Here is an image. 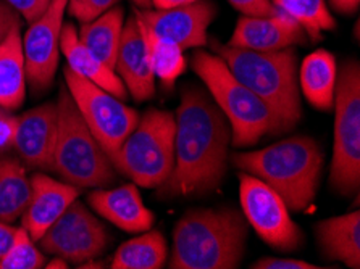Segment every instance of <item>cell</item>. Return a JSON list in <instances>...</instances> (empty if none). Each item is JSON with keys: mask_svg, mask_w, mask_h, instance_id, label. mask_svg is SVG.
Wrapping results in <instances>:
<instances>
[{"mask_svg": "<svg viewBox=\"0 0 360 269\" xmlns=\"http://www.w3.org/2000/svg\"><path fill=\"white\" fill-rule=\"evenodd\" d=\"M174 164L157 197H204L223 184L230 160L231 126L214 98L188 84L174 114Z\"/></svg>", "mask_w": 360, "mask_h": 269, "instance_id": "obj_1", "label": "cell"}, {"mask_svg": "<svg viewBox=\"0 0 360 269\" xmlns=\"http://www.w3.org/2000/svg\"><path fill=\"white\" fill-rule=\"evenodd\" d=\"M248 237V219L236 208H193L174 224L168 268L236 269Z\"/></svg>", "mask_w": 360, "mask_h": 269, "instance_id": "obj_2", "label": "cell"}, {"mask_svg": "<svg viewBox=\"0 0 360 269\" xmlns=\"http://www.w3.org/2000/svg\"><path fill=\"white\" fill-rule=\"evenodd\" d=\"M230 160L239 171L270 185L289 210L305 211L314 205L325 158L312 137L294 136L262 150L234 152Z\"/></svg>", "mask_w": 360, "mask_h": 269, "instance_id": "obj_3", "label": "cell"}, {"mask_svg": "<svg viewBox=\"0 0 360 269\" xmlns=\"http://www.w3.org/2000/svg\"><path fill=\"white\" fill-rule=\"evenodd\" d=\"M210 47L226 63L234 78L274 110L283 133L301 122V87L297 57L292 47L276 52H255L217 41H210Z\"/></svg>", "mask_w": 360, "mask_h": 269, "instance_id": "obj_4", "label": "cell"}, {"mask_svg": "<svg viewBox=\"0 0 360 269\" xmlns=\"http://www.w3.org/2000/svg\"><path fill=\"white\" fill-rule=\"evenodd\" d=\"M191 67L230 123L233 147H252L265 136L283 133L274 110L234 78L217 53L194 52Z\"/></svg>", "mask_w": 360, "mask_h": 269, "instance_id": "obj_5", "label": "cell"}, {"mask_svg": "<svg viewBox=\"0 0 360 269\" xmlns=\"http://www.w3.org/2000/svg\"><path fill=\"white\" fill-rule=\"evenodd\" d=\"M52 171L78 189H101L115 183L117 169L87 128L67 86L57 100V139Z\"/></svg>", "mask_w": 360, "mask_h": 269, "instance_id": "obj_6", "label": "cell"}, {"mask_svg": "<svg viewBox=\"0 0 360 269\" xmlns=\"http://www.w3.org/2000/svg\"><path fill=\"white\" fill-rule=\"evenodd\" d=\"M174 133L176 122L173 113L149 108L110 162L138 188L159 189L174 164Z\"/></svg>", "mask_w": 360, "mask_h": 269, "instance_id": "obj_7", "label": "cell"}, {"mask_svg": "<svg viewBox=\"0 0 360 269\" xmlns=\"http://www.w3.org/2000/svg\"><path fill=\"white\" fill-rule=\"evenodd\" d=\"M335 142L330 185L351 197L360 189V65L347 60L338 71L335 89Z\"/></svg>", "mask_w": 360, "mask_h": 269, "instance_id": "obj_8", "label": "cell"}, {"mask_svg": "<svg viewBox=\"0 0 360 269\" xmlns=\"http://www.w3.org/2000/svg\"><path fill=\"white\" fill-rule=\"evenodd\" d=\"M63 79L87 128L110 158L136 128L139 113L70 67H65Z\"/></svg>", "mask_w": 360, "mask_h": 269, "instance_id": "obj_9", "label": "cell"}, {"mask_svg": "<svg viewBox=\"0 0 360 269\" xmlns=\"http://www.w3.org/2000/svg\"><path fill=\"white\" fill-rule=\"evenodd\" d=\"M239 200L244 218L271 249L294 251L302 247V229L292 221L281 197L264 181L239 173Z\"/></svg>", "mask_w": 360, "mask_h": 269, "instance_id": "obj_10", "label": "cell"}, {"mask_svg": "<svg viewBox=\"0 0 360 269\" xmlns=\"http://www.w3.org/2000/svg\"><path fill=\"white\" fill-rule=\"evenodd\" d=\"M44 254L60 256L75 265L96 260L110 244V235L99 218L76 199L37 240Z\"/></svg>", "mask_w": 360, "mask_h": 269, "instance_id": "obj_11", "label": "cell"}, {"mask_svg": "<svg viewBox=\"0 0 360 269\" xmlns=\"http://www.w3.org/2000/svg\"><path fill=\"white\" fill-rule=\"evenodd\" d=\"M68 0H52L46 12L30 23L21 37L26 82L34 94L46 92L56 78L60 60V36Z\"/></svg>", "mask_w": 360, "mask_h": 269, "instance_id": "obj_12", "label": "cell"}, {"mask_svg": "<svg viewBox=\"0 0 360 269\" xmlns=\"http://www.w3.org/2000/svg\"><path fill=\"white\" fill-rule=\"evenodd\" d=\"M144 25L155 34L176 44L179 48H199L209 44V27L215 20L217 7L210 0L174 8H134Z\"/></svg>", "mask_w": 360, "mask_h": 269, "instance_id": "obj_13", "label": "cell"}, {"mask_svg": "<svg viewBox=\"0 0 360 269\" xmlns=\"http://www.w3.org/2000/svg\"><path fill=\"white\" fill-rule=\"evenodd\" d=\"M56 139L57 103L47 102L18 118L12 148L30 168L52 171Z\"/></svg>", "mask_w": 360, "mask_h": 269, "instance_id": "obj_14", "label": "cell"}, {"mask_svg": "<svg viewBox=\"0 0 360 269\" xmlns=\"http://www.w3.org/2000/svg\"><path fill=\"white\" fill-rule=\"evenodd\" d=\"M304 27L288 16L278 12L271 16H241L228 41V46L249 48L255 52L285 51L305 42Z\"/></svg>", "mask_w": 360, "mask_h": 269, "instance_id": "obj_15", "label": "cell"}, {"mask_svg": "<svg viewBox=\"0 0 360 269\" xmlns=\"http://www.w3.org/2000/svg\"><path fill=\"white\" fill-rule=\"evenodd\" d=\"M81 189L57 181L44 173H36L31 178V197L26 210L21 216V228L37 242L44 232L57 221L67 210L70 203L79 197Z\"/></svg>", "mask_w": 360, "mask_h": 269, "instance_id": "obj_16", "label": "cell"}, {"mask_svg": "<svg viewBox=\"0 0 360 269\" xmlns=\"http://www.w3.org/2000/svg\"><path fill=\"white\" fill-rule=\"evenodd\" d=\"M87 202L97 215L128 234H141L152 229L155 216L141 199L134 183L120 188H101L87 195Z\"/></svg>", "mask_w": 360, "mask_h": 269, "instance_id": "obj_17", "label": "cell"}, {"mask_svg": "<svg viewBox=\"0 0 360 269\" xmlns=\"http://www.w3.org/2000/svg\"><path fill=\"white\" fill-rule=\"evenodd\" d=\"M115 73L136 102H144L154 97L155 76L152 73L146 44L134 13L123 25Z\"/></svg>", "mask_w": 360, "mask_h": 269, "instance_id": "obj_18", "label": "cell"}, {"mask_svg": "<svg viewBox=\"0 0 360 269\" xmlns=\"http://www.w3.org/2000/svg\"><path fill=\"white\" fill-rule=\"evenodd\" d=\"M321 255L347 268H360V213L351 211L315 224Z\"/></svg>", "mask_w": 360, "mask_h": 269, "instance_id": "obj_19", "label": "cell"}, {"mask_svg": "<svg viewBox=\"0 0 360 269\" xmlns=\"http://www.w3.org/2000/svg\"><path fill=\"white\" fill-rule=\"evenodd\" d=\"M60 52L65 55L68 67L75 73L110 92L120 100H124L128 97L127 87L115 73V70L108 68L96 55L87 51L83 42L79 41L78 29L72 23H63L62 36H60Z\"/></svg>", "mask_w": 360, "mask_h": 269, "instance_id": "obj_20", "label": "cell"}, {"mask_svg": "<svg viewBox=\"0 0 360 269\" xmlns=\"http://www.w3.org/2000/svg\"><path fill=\"white\" fill-rule=\"evenodd\" d=\"M338 65L335 55L319 48L304 58L299 82L304 97L320 112H330L335 105Z\"/></svg>", "mask_w": 360, "mask_h": 269, "instance_id": "obj_21", "label": "cell"}, {"mask_svg": "<svg viewBox=\"0 0 360 269\" xmlns=\"http://www.w3.org/2000/svg\"><path fill=\"white\" fill-rule=\"evenodd\" d=\"M21 26L0 42V107L18 110L26 97V68L21 46Z\"/></svg>", "mask_w": 360, "mask_h": 269, "instance_id": "obj_22", "label": "cell"}, {"mask_svg": "<svg viewBox=\"0 0 360 269\" xmlns=\"http://www.w3.org/2000/svg\"><path fill=\"white\" fill-rule=\"evenodd\" d=\"M124 25V12L122 7H113L97 16L89 23H83L78 31L79 41L92 55L115 70L117 53Z\"/></svg>", "mask_w": 360, "mask_h": 269, "instance_id": "obj_23", "label": "cell"}, {"mask_svg": "<svg viewBox=\"0 0 360 269\" xmlns=\"http://www.w3.org/2000/svg\"><path fill=\"white\" fill-rule=\"evenodd\" d=\"M31 197V178L25 164L0 155V221L13 224L23 216Z\"/></svg>", "mask_w": 360, "mask_h": 269, "instance_id": "obj_24", "label": "cell"}, {"mask_svg": "<svg viewBox=\"0 0 360 269\" xmlns=\"http://www.w3.org/2000/svg\"><path fill=\"white\" fill-rule=\"evenodd\" d=\"M168 245L160 230H146L118 247L113 269H160L167 263Z\"/></svg>", "mask_w": 360, "mask_h": 269, "instance_id": "obj_25", "label": "cell"}, {"mask_svg": "<svg viewBox=\"0 0 360 269\" xmlns=\"http://www.w3.org/2000/svg\"><path fill=\"white\" fill-rule=\"evenodd\" d=\"M133 13L138 20L141 34H143L152 73L155 78L160 79L163 86L172 87L179 76L186 71V58H184L183 48H179L176 44L165 39V37L155 34L144 25V21L139 18L134 10Z\"/></svg>", "mask_w": 360, "mask_h": 269, "instance_id": "obj_26", "label": "cell"}, {"mask_svg": "<svg viewBox=\"0 0 360 269\" xmlns=\"http://www.w3.org/2000/svg\"><path fill=\"white\" fill-rule=\"evenodd\" d=\"M275 7L296 20L312 41H320L321 32L335 29L336 21L326 0H271Z\"/></svg>", "mask_w": 360, "mask_h": 269, "instance_id": "obj_27", "label": "cell"}, {"mask_svg": "<svg viewBox=\"0 0 360 269\" xmlns=\"http://www.w3.org/2000/svg\"><path fill=\"white\" fill-rule=\"evenodd\" d=\"M46 263V254L37 249L23 228H18L7 254L0 258V269H41Z\"/></svg>", "mask_w": 360, "mask_h": 269, "instance_id": "obj_28", "label": "cell"}, {"mask_svg": "<svg viewBox=\"0 0 360 269\" xmlns=\"http://www.w3.org/2000/svg\"><path fill=\"white\" fill-rule=\"evenodd\" d=\"M120 0H68L67 10L81 25L89 23L107 10L117 7Z\"/></svg>", "mask_w": 360, "mask_h": 269, "instance_id": "obj_29", "label": "cell"}, {"mask_svg": "<svg viewBox=\"0 0 360 269\" xmlns=\"http://www.w3.org/2000/svg\"><path fill=\"white\" fill-rule=\"evenodd\" d=\"M228 2L244 16H271L280 12L271 0H228Z\"/></svg>", "mask_w": 360, "mask_h": 269, "instance_id": "obj_30", "label": "cell"}, {"mask_svg": "<svg viewBox=\"0 0 360 269\" xmlns=\"http://www.w3.org/2000/svg\"><path fill=\"white\" fill-rule=\"evenodd\" d=\"M4 2L8 4L21 18L32 23L46 12L52 0H4Z\"/></svg>", "mask_w": 360, "mask_h": 269, "instance_id": "obj_31", "label": "cell"}, {"mask_svg": "<svg viewBox=\"0 0 360 269\" xmlns=\"http://www.w3.org/2000/svg\"><path fill=\"white\" fill-rule=\"evenodd\" d=\"M249 268L252 269H321L323 266L312 265V263H307L302 260H292V258L266 256L252 263Z\"/></svg>", "mask_w": 360, "mask_h": 269, "instance_id": "obj_32", "label": "cell"}, {"mask_svg": "<svg viewBox=\"0 0 360 269\" xmlns=\"http://www.w3.org/2000/svg\"><path fill=\"white\" fill-rule=\"evenodd\" d=\"M16 124L18 118L10 113V110L0 107V153L13 147Z\"/></svg>", "mask_w": 360, "mask_h": 269, "instance_id": "obj_33", "label": "cell"}, {"mask_svg": "<svg viewBox=\"0 0 360 269\" xmlns=\"http://www.w3.org/2000/svg\"><path fill=\"white\" fill-rule=\"evenodd\" d=\"M16 26H21L20 15L10 7L8 4H5L4 0H0V42L10 34V31L15 29Z\"/></svg>", "mask_w": 360, "mask_h": 269, "instance_id": "obj_34", "label": "cell"}, {"mask_svg": "<svg viewBox=\"0 0 360 269\" xmlns=\"http://www.w3.org/2000/svg\"><path fill=\"white\" fill-rule=\"evenodd\" d=\"M16 229L18 228H13L12 224L0 221V258L7 254L10 245H12L13 237L16 234Z\"/></svg>", "mask_w": 360, "mask_h": 269, "instance_id": "obj_35", "label": "cell"}, {"mask_svg": "<svg viewBox=\"0 0 360 269\" xmlns=\"http://www.w3.org/2000/svg\"><path fill=\"white\" fill-rule=\"evenodd\" d=\"M331 8L338 13L352 15L356 13L360 7V0H330Z\"/></svg>", "mask_w": 360, "mask_h": 269, "instance_id": "obj_36", "label": "cell"}, {"mask_svg": "<svg viewBox=\"0 0 360 269\" xmlns=\"http://www.w3.org/2000/svg\"><path fill=\"white\" fill-rule=\"evenodd\" d=\"M198 2V0H152V8H174L183 7V5H189Z\"/></svg>", "mask_w": 360, "mask_h": 269, "instance_id": "obj_37", "label": "cell"}, {"mask_svg": "<svg viewBox=\"0 0 360 269\" xmlns=\"http://www.w3.org/2000/svg\"><path fill=\"white\" fill-rule=\"evenodd\" d=\"M67 265H68L67 260H63V258H60V256H53V260L46 263V266H44V268H47V269H53V268L65 269V268H68Z\"/></svg>", "mask_w": 360, "mask_h": 269, "instance_id": "obj_38", "label": "cell"}, {"mask_svg": "<svg viewBox=\"0 0 360 269\" xmlns=\"http://www.w3.org/2000/svg\"><path fill=\"white\" fill-rule=\"evenodd\" d=\"M136 7L139 10H149L152 8V0H133Z\"/></svg>", "mask_w": 360, "mask_h": 269, "instance_id": "obj_39", "label": "cell"}]
</instances>
